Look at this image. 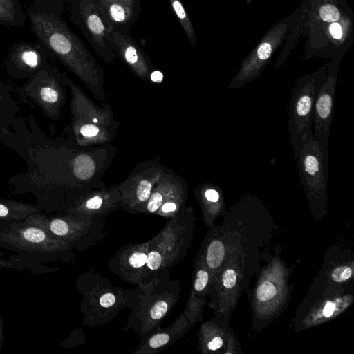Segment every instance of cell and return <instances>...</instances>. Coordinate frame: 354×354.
Instances as JSON below:
<instances>
[{
	"mask_svg": "<svg viewBox=\"0 0 354 354\" xmlns=\"http://www.w3.org/2000/svg\"><path fill=\"white\" fill-rule=\"evenodd\" d=\"M31 30L49 58L58 60L86 85L100 102L106 100L104 71L60 15L36 0L26 12Z\"/></svg>",
	"mask_w": 354,
	"mask_h": 354,
	"instance_id": "6da1fadb",
	"label": "cell"
},
{
	"mask_svg": "<svg viewBox=\"0 0 354 354\" xmlns=\"http://www.w3.org/2000/svg\"><path fill=\"white\" fill-rule=\"evenodd\" d=\"M178 279L171 280L170 269L164 268L153 277L142 281L131 290L126 307L131 313L124 328L141 337L160 326L180 299Z\"/></svg>",
	"mask_w": 354,
	"mask_h": 354,
	"instance_id": "7a4b0ae2",
	"label": "cell"
},
{
	"mask_svg": "<svg viewBox=\"0 0 354 354\" xmlns=\"http://www.w3.org/2000/svg\"><path fill=\"white\" fill-rule=\"evenodd\" d=\"M63 75L71 93V127L77 145L88 147L109 144L120 126L109 104L96 105L66 73Z\"/></svg>",
	"mask_w": 354,
	"mask_h": 354,
	"instance_id": "3957f363",
	"label": "cell"
},
{
	"mask_svg": "<svg viewBox=\"0 0 354 354\" xmlns=\"http://www.w3.org/2000/svg\"><path fill=\"white\" fill-rule=\"evenodd\" d=\"M83 295L81 311L83 325L103 326L113 319L126 307L131 290L113 286L105 277L88 270L78 281Z\"/></svg>",
	"mask_w": 354,
	"mask_h": 354,
	"instance_id": "277c9868",
	"label": "cell"
},
{
	"mask_svg": "<svg viewBox=\"0 0 354 354\" xmlns=\"http://www.w3.org/2000/svg\"><path fill=\"white\" fill-rule=\"evenodd\" d=\"M324 80L325 78L322 75L305 77L298 80L292 90L288 106L287 127L295 159L302 145L313 134V105L318 91Z\"/></svg>",
	"mask_w": 354,
	"mask_h": 354,
	"instance_id": "5b68a950",
	"label": "cell"
},
{
	"mask_svg": "<svg viewBox=\"0 0 354 354\" xmlns=\"http://www.w3.org/2000/svg\"><path fill=\"white\" fill-rule=\"evenodd\" d=\"M66 88L63 73L48 63L17 91L20 96L37 106L47 118L55 120L62 115Z\"/></svg>",
	"mask_w": 354,
	"mask_h": 354,
	"instance_id": "8992f818",
	"label": "cell"
},
{
	"mask_svg": "<svg viewBox=\"0 0 354 354\" xmlns=\"http://www.w3.org/2000/svg\"><path fill=\"white\" fill-rule=\"evenodd\" d=\"M194 221L192 209L184 206L150 239L163 253L165 268L171 270L185 255L191 244Z\"/></svg>",
	"mask_w": 354,
	"mask_h": 354,
	"instance_id": "52a82bcc",
	"label": "cell"
},
{
	"mask_svg": "<svg viewBox=\"0 0 354 354\" xmlns=\"http://www.w3.org/2000/svg\"><path fill=\"white\" fill-rule=\"evenodd\" d=\"M165 168L154 160L137 165L125 180L116 185L120 193V207L129 213H141Z\"/></svg>",
	"mask_w": 354,
	"mask_h": 354,
	"instance_id": "ba28073f",
	"label": "cell"
},
{
	"mask_svg": "<svg viewBox=\"0 0 354 354\" xmlns=\"http://www.w3.org/2000/svg\"><path fill=\"white\" fill-rule=\"evenodd\" d=\"M75 6L77 8L72 9L73 13H75L73 16L80 19L86 35L98 55L111 64L115 57L111 41V32L114 30L113 24L94 0H80Z\"/></svg>",
	"mask_w": 354,
	"mask_h": 354,
	"instance_id": "9c48e42d",
	"label": "cell"
},
{
	"mask_svg": "<svg viewBox=\"0 0 354 354\" xmlns=\"http://www.w3.org/2000/svg\"><path fill=\"white\" fill-rule=\"evenodd\" d=\"M295 160L306 193L315 199L321 198L326 191L328 165L313 134L302 145Z\"/></svg>",
	"mask_w": 354,
	"mask_h": 354,
	"instance_id": "30bf717a",
	"label": "cell"
},
{
	"mask_svg": "<svg viewBox=\"0 0 354 354\" xmlns=\"http://www.w3.org/2000/svg\"><path fill=\"white\" fill-rule=\"evenodd\" d=\"M120 193L116 185L106 187L103 183L82 186L73 195L70 211L104 217L120 207Z\"/></svg>",
	"mask_w": 354,
	"mask_h": 354,
	"instance_id": "8fae6325",
	"label": "cell"
},
{
	"mask_svg": "<svg viewBox=\"0 0 354 354\" xmlns=\"http://www.w3.org/2000/svg\"><path fill=\"white\" fill-rule=\"evenodd\" d=\"M48 58L39 43L18 42L9 49L5 59L6 70L15 79L29 80L47 66Z\"/></svg>",
	"mask_w": 354,
	"mask_h": 354,
	"instance_id": "7c38bea8",
	"label": "cell"
},
{
	"mask_svg": "<svg viewBox=\"0 0 354 354\" xmlns=\"http://www.w3.org/2000/svg\"><path fill=\"white\" fill-rule=\"evenodd\" d=\"M148 248L149 241L126 244L111 257L108 268L122 280L138 285L144 277Z\"/></svg>",
	"mask_w": 354,
	"mask_h": 354,
	"instance_id": "4fadbf2b",
	"label": "cell"
},
{
	"mask_svg": "<svg viewBox=\"0 0 354 354\" xmlns=\"http://www.w3.org/2000/svg\"><path fill=\"white\" fill-rule=\"evenodd\" d=\"M335 76L325 79L317 94L313 109V136L319 142L323 156L328 160V142L331 129L335 96Z\"/></svg>",
	"mask_w": 354,
	"mask_h": 354,
	"instance_id": "5bb4252c",
	"label": "cell"
},
{
	"mask_svg": "<svg viewBox=\"0 0 354 354\" xmlns=\"http://www.w3.org/2000/svg\"><path fill=\"white\" fill-rule=\"evenodd\" d=\"M192 327L188 319L180 313L167 328L160 326L142 337L133 354H156L173 345Z\"/></svg>",
	"mask_w": 354,
	"mask_h": 354,
	"instance_id": "9a60e30c",
	"label": "cell"
},
{
	"mask_svg": "<svg viewBox=\"0 0 354 354\" xmlns=\"http://www.w3.org/2000/svg\"><path fill=\"white\" fill-rule=\"evenodd\" d=\"M111 41L114 51L123 62L138 77L148 82L153 71V64L134 40L114 29L111 32Z\"/></svg>",
	"mask_w": 354,
	"mask_h": 354,
	"instance_id": "2e32d148",
	"label": "cell"
},
{
	"mask_svg": "<svg viewBox=\"0 0 354 354\" xmlns=\"http://www.w3.org/2000/svg\"><path fill=\"white\" fill-rule=\"evenodd\" d=\"M187 192L185 180L173 170L165 168L141 213L155 214L166 201Z\"/></svg>",
	"mask_w": 354,
	"mask_h": 354,
	"instance_id": "e0dca14e",
	"label": "cell"
},
{
	"mask_svg": "<svg viewBox=\"0 0 354 354\" xmlns=\"http://www.w3.org/2000/svg\"><path fill=\"white\" fill-rule=\"evenodd\" d=\"M113 156L114 151L110 153L103 148L93 151L80 153L72 160L73 174L77 180L85 182L84 186L95 185L91 181L97 180V174L102 176V169H106L110 163V162H102V160L113 159Z\"/></svg>",
	"mask_w": 354,
	"mask_h": 354,
	"instance_id": "ac0fdd59",
	"label": "cell"
},
{
	"mask_svg": "<svg viewBox=\"0 0 354 354\" xmlns=\"http://www.w3.org/2000/svg\"><path fill=\"white\" fill-rule=\"evenodd\" d=\"M99 5L113 24H129L136 15V8L122 0H106Z\"/></svg>",
	"mask_w": 354,
	"mask_h": 354,
	"instance_id": "d6986e66",
	"label": "cell"
},
{
	"mask_svg": "<svg viewBox=\"0 0 354 354\" xmlns=\"http://www.w3.org/2000/svg\"><path fill=\"white\" fill-rule=\"evenodd\" d=\"M26 18L19 0H0L1 25L22 28Z\"/></svg>",
	"mask_w": 354,
	"mask_h": 354,
	"instance_id": "ffe728a7",
	"label": "cell"
},
{
	"mask_svg": "<svg viewBox=\"0 0 354 354\" xmlns=\"http://www.w3.org/2000/svg\"><path fill=\"white\" fill-rule=\"evenodd\" d=\"M164 268H165L163 253L156 245L149 240L148 253L142 281L153 277L158 272Z\"/></svg>",
	"mask_w": 354,
	"mask_h": 354,
	"instance_id": "44dd1931",
	"label": "cell"
},
{
	"mask_svg": "<svg viewBox=\"0 0 354 354\" xmlns=\"http://www.w3.org/2000/svg\"><path fill=\"white\" fill-rule=\"evenodd\" d=\"M187 196L188 192L169 198L162 204L155 214L167 219L173 218L185 206Z\"/></svg>",
	"mask_w": 354,
	"mask_h": 354,
	"instance_id": "7402d4cb",
	"label": "cell"
},
{
	"mask_svg": "<svg viewBox=\"0 0 354 354\" xmlns=\"http://www.w3.org/2000/svg\"><path fill=\"white\" fill-rule=\"evenodd\" d=\"M224 252V245L221 241L215 239L210 241L205 253V265L212 270L218 268L223 260Z\"/></svg>",
	"mask_w": 354,
	"mask_h": 354,
	"instance_id": "603a6c76",
	"label": "cell"
},
{
	"mask_svg": "<svg viewBox=\"0 0 354 354\" xmlns=\"http://www.w3.org/2000/svg\"><path fill=\"white\" fill-rule=\"evenodd\" d=\"M171 8L178 17L180 24L185 33L192 41L194 40V31L189 17L180 0H169Z\"/></svg>",
	"mask_w": 354,
	"mask_h": 354,
	"instance_id": "cb8c5ba5",
	"label": "cell"
},
{
	"mask_svg": "<svg viewBox=\"0 0 354 354\" xmlns=\"http://www.w3.org/2000/svg\"><path fill=\"white\" fill-rule=\"evenodd\" d=\"M197 266L193 275L192 291L196 295H199L206 289L209 280V274L204 266L205 264H202L203 266H201L198 263Z\"/></svg>",
	"mask_w": 354,
	"mask_h": 354,
	"instance_id": "d4e9b609",
	"label": "cell"
},
{
	"mask_svg": "<svg viewBox=\"0 0 354 354\" xmlns=\"http://www.w3.org/2000/svg\"><path fill=\"white\" fill-rule=\"evenodd\" d=\"M276 293L275 286L272 283L266 281L258 288L257 297L260 301H265L273 298Z\"/></svg>",
	"mask_w": 354,
	"mask_h": 354,
	"instance_id": "484cf974",
	"label": "cell"
},
{
	"mask_svg": "<svg viewBox=\"0 0 354 354\" xmlns=\"http://www.w3.org/2000/svg\"><path fill=\"white\" fill-rule=\"evenodd\" d=\"M319 15L321 18L328 22H333L339 18V10L332 5H324L320 8Z\"/></svg>",
	"mask_w": 354,
	"mask_h": 354,
	"instance_id": "4316f807",
	"label": "cell"
},
{
	"mask_svg": "<svg viewBox=\"0 0 354 354\" xmlns=\"http://www.w3.org/2000/svg\"><path fill=\"white\" fill-rule=\"evenodd\" d=\"M352 270L348 266L336 268L331 274L332 279L336 282H342L351 277Z\"/></svg>",
	"mask_w": 354,
	"mask_h": 354,
	"instance_id": "83f0119b",
	"label": "cell"
},
{
	"mask_svg": "<svg viewBox=\"0 0 354 354\" xmlns=\"http://www.w3.org/2000/svg\"><path fill=\"white\" fill-rule=\"evenodd\" d=\"M44 8L61 15L64 0H36Z\"/></svg>",
	"mask_w": 354,
	"mask_h": 354,
	"instance_id": "f1b7e54d",
	"label": "cell"
},
{
	"mask_svg": "<svg viewBox=\"0 0 354 354\" xmlns=\"http://www.w3.org/2000/svg\"><path fill=\"white\" fill-rule=\"evenodd\" d=\"M24 238L31 242L39 243L44 240V232L37 228H28L24 232Z\"/></svg>",
	"mask_w": 354,
	"mask_h": 354,
	"instance_id": "f546056e",
	"label": "cell"
},
{
	"mask_svg": "<svg viewBox=\"0 0 354 354\" xmlns=\"http://www.w3.org/2000/svg\"><path fill=\"white\" fill-rule=\"evenodd\" d=\"M50 227L53 234L61 237H63L67 232V224L64 219H54L50 223Z\"/></svg>",
	"mask_w": 354,
	"mask_h": 354,
	"instance_id": "4dcf8cb0",
	"label": "cell"
},
{
	"mask_svg": "<svg viewBox=\"0 0 354 354\" xmlns=\"http://www.w3.org/2000/svg\"><path fill=\"white\" fill-rule=\"evenodd\" d=\"M236 281V274L232 269L227 270L223 274V284L227 288H232Z\"/></svg>",
	"mask_w": 354,
	"mask_h": 354,
	"instance_id": "1f68e13d",
	"label": "cell"
},
{
	"mask_svg": "<svg viewBox=\"0 0 354 354\" xmlns=\"http://www.w3.org/2000/svg\"><path fill=\"white\" fill-rule=\"evenodd\" d=\"M272 52L271 46L268 43L262 44L257 50V56L260 60H266Z\"/></svg>",
	"mask_w": 354,
	"mask_h": 354,
	"instance_id": "d6a6232c",
	"label": "cell"
},
{
	"mask_svg": "<svg viewBox=\"0 0 354 354\" xmlns=\"http://www.w3.org/2000/svg\"><path fill=\"white\" fill-rule=\"evenodd\" d=\"M223 344L220 337H214L207 343V348L210 351H216L221 348Z\"/></svg>",
	"mask_w": 354,
	"mask_h": 354,
	"instance_id": "836d02e7",
	"label": "cell"
},
{
	"mask_svg": "<svg viewBox=\"0 0 354 354\" xmlns=\"http://www.w3.org/2000/svg\"><path fill=\"white\" fill-rule=\"evenodd\" d=\"M329 31H330L331 35L335 39H340L342 37V31L341 26H340V25L339 24H337V23H333L330 26Z\"/></svg>",
	"mask_w": 354,
	"mask_h": 354,
	"instance_id": "e575fe53",
	"label": "cell"
},
{
	"mask_svg": "<svg viewBox=\"0 0 354 354\" xmlns=\"http://www.w3.org/2000/svg\"><path fill=\"white\" fill-rule=\"evenodd\" d=\"M335 308V305L331 302V301H327L324 310H323V314L325 317H330L332 315V314L334 312Z\"/></svg>",
	"mask_w": 354,
	"mask_h": 354,
	"instance_id": "d590c367",
	"label": "cell"
},
{
	"mask_svg": "<svg viewBox=\"0 0 354 354\" xmlns=\"http://www.w3.org/2000/svg\"><path fill=\"white\" fill-rule=\"evenodd\" d=\"M163 74L158 71H153L150 74V80L153 82L160 83L162 81Z\"/></svg>",
	"mask_w": 354,
	"mask_h": 354,
	"instance_id": "8d00e7d4",
	"label": "cell"
},
{
	"mask_svg": "<svg viewBox=\"0 0 354 354\" xmlns=\"http://www.w3.org/2000/svg\"><path fill=\"white\" fill-rule=\"evenodd\" d=\"M7 88H9V87L0 81V102L6 97L8 92Z\"/></svg>",
	"mask_w": 354,
	"mask_h": 354,
	"instance_id": "74e56055",
	"label": "cell"
},
{
	"mask_svg": "<svg viewBox=\"0 0 354 354\" xmlns=\"http://www.w3.org/2000/svg\"><path fill=\"white\" fill-rule=\"evenodd\" d=\"M9 209L6 205L0 203V217L6 216L8 214Z\"/></svg>",
	"mask_w": 354,
	"mask_h": 354,
	"instance_id": "f35d334b",
	"label": "cell"
},
{
	"mask_svg": "<svg viewBox=\"0 0 354 354\" xmlns=\"http://www.w3.org/2000/svg\"><path fill=\"white\" fill-rule=\"evenodd\" d=\"M123 1H124L125 3L129 4L130 6L136 8V6H137V2L138 1V0H122Z\"/></svg>",
	"mask_w": 354,
	"mask_h": 354,
	"instance_id": "ab89813d",
	"label": "cell"
},
{
	"mask_svg": "<svg viewBox=\"0 0 354 354\" xmlns=\"http://www.w3.org/2000/svg\"><path fill=\"white\" fill-rule=\"evenodd\" d=\"M106 0H97L98 4H102Z\"/></svg>",
	"mask_w": 354,
	"mask_h": 354,
	"instance_id": "60d3db41",
	"label": "cell"
},
{
	"mask_svg": "<svg viewBox=\"0 0 354 354\" xmlns=\"http://www.w3.org/2000/svg\"></svg>",
	"mask_w": 354,
	"mask_h": 354,
	"instance_id": "b9f144b4",
	"label": "cell"
}]
</instances>
